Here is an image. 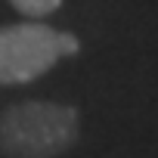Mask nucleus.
<instances>
[{
	"label": "nucleus",
	"mask_w": 158,
	"mask_h": 158,
	"mask_svg": "<svg viewBox=\"0 0 158 158\" xmlns=\"http://www.w3.org/2000/svg\"><path fill=\"white\" fill-rule=\"evenodd\" d=\"M81 133V115L71 106L25 99L0 112V152L10 158H56Z\"/></svg>",
	"instance_id": "nucleus-1"
},
{
	"label": "nucleus",
	"mask_w": 158,
	"mask_h": 158,
	"mask_svg": "<svg viewBox=\"0 0 158 158\" xmlns=\"http://www.w3.org/2000/svg\"><path fill=\"white\" fill-rule=\"evenodd\" d=\"M81 40L44 22L0 28V84H28L47 74L62 56H77Z\"/></svg>",
	"instance_id": "nucleus-2"
},
{
	"label": "nucleus",
	"mask_w": 158,
	"mask_h": 158,
	"mask_svg": "<svg viewBox=\"0 0 158 158\" xmlns=\"http://www.w3.org/2000/svg\"><path fill=\"white\" fill-rule=\"evenodd\" d=\"M10 3H13L22 16H28V19H40V16L56 13V10L62 6V0H10Z\"/></svg>",
	"instance_id": "nucleus-3"
}]
</instances>
